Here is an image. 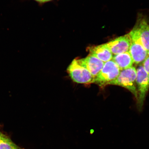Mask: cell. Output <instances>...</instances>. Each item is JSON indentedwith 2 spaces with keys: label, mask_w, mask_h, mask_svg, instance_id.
Returning a JSON list of instances; mask_svg holds the SVG:
<instances>
[{
  "label": "cell",
  "mask_w": 149,
  "mask_h": 149,
  "mask_svg": "<svg viewBox=\"0 0 149 149\" xmlns=\"http://www.w3.org/2000/svg\"><path fill=\"white\" fill-rule=\"evenodd\" d=\"M142 65L144 70L149 76V55L143 62Z\"/></svg>",
  "instance_id": "cell-12"
},
{
  "label": "cell",
  "mask_w": 149,
  "mask_h": 149,
  "mask_svg": "<svg viewBox=\"0 0 149 149\" xmlns=\"http://www.w3.org/2000/svg\"><path fill=\"white\" fill-rule=\"evenodd\" d=\"M80 65L86 68L95 78L104 66V63L95 57L89 54L85 58L77 59Z\"/></svg>",
  "instance_id": "cell-7"
},
{
  "label": "cell",
  "mask_w": 149,
  "mask_h": 149,
  "mask_svg": "<svg viewBox=\"0 0 149 149\" xmlns=\"http://www.w3.org/2000/svg\"><path fill=\"white\" fill-rule=\"evenodd\" d=\"M68 72L70 77L75 82L88 84L94 83L95 78L88 70L81 66L77 59H74L68 66Z\"/></svg>",
  "instance_id": "cell-3"
},
{
  "label": "cell",
  "mask_w": 149,
  "mask_h": 149,
  "mask_svg": "<svg viewBox=\"0 0 149 149\" xmlns=\"http://www.w3.org/2000/svg\"><path fill=\"white\" fill-rule=\"evenodd\" d=\"M137 70L135 67H132L120 71V74L116 79L111 81L108 85L119 86L128 89L136 98H137V91L136 85Z\"/></svg>",
  "instance_id": "cell-1"
},
{
  "label": "cell",
  "mask_w": 149,
  "mask_h": 149,
  "mask_svg": "<svg viewBox=\"0 0 149 149\" xmlns=\"http://www.w3.org/2000/svg\"><path fill=\"white\" fill-rule=\"evenodd\" d=\"M129 51L134 63L137 65L143 63L149 55L148 51L138 42L132 41Z\"/></svg>",
  "instance_id": "cell-8"
},
{
  "label": "cell",
  "mask_w": 149,
  "mask_h": 149,
  "mask_svg": "<svg viewBox=\"0 0 149 149\" xmlns=\"http://www.w3.org/2000/svg\"><path fill=\"white\" fill-rule=\"evenodd\" d=\"M51 1V0H43V3L45 2L48 1Z\"/></svg>",
  "instance_id": "cell-14"
},
{
  "label": "cell",
  "mask_w": 149,
  "mask_h": 149,
  "mask_svg": "<svg viewBox=\"0 0 149 149\" xmlns=\"http://www.w3.org/2000/svg\"><path fill=\"white\" fill-rule=\"evenodd\" d=\"M112 60L116 63L120 71L132 67L134 63L129 52L115 55Z\"/></svg>",
  "instance_id": "cell-10"
},
{
  "label": "cell",
  "mask_w": 149,
  "mask_h": 149,
  "mask_svg": "<svg viewBox=\"0 0 149 149\" xmlns=\"http://www.w3.org/2000/svg\"><path fill=\"white\" fill-rule=\"evenodd\" d=\"M148 54L149 55V51H148Z\"/></svg>",
  "instance_id": "cell-15"
},
{
  "label": "cell",
  "mask_w": 149,
  "mask_h": 149,
  "mask_svg": "<svg viewBox=\"0 0 149 149\" xmlns=\"http://www.w3.org/2000/svg\"><path fill=\"white\" fill-rule=\"evenodd\" d=\"M119 67L112 60L104 63L103 68L96 77L94 83L101 87H105L114 81L120 74Z\"/></svg>",
  "instance_id": "cell-2"
},
{
  "label": "cell",
  "mask_w": 149,
  "mask_h": 149,
  "mask_svg": "<svg viewBox=\"0 0 149 149\" xmlns=\"http://www.w3.org/2000/svg\"><path fill=\"white\" fill-rule=\"evenodd\" d=\"M132 38L139 40L147 51H149V25L146 19L141 18L129 33Z\"/></svg>",
  "instance_id": "cell-5"
},
{
  "label": "cell",
  "mask_w": 149,
  "mask_h": 149,
  "mask_svg": "<svg viewBox=\"0 0 149 149\" xmlns=\"http://www.w3.org/2000/svg\"><path fill=\"white\" fill-rule=\"evenodd\" d=\"M132 43L129 34L121 36L105 44L112 54L115 55L129 51Z\"/></svg>",
  "instance_id": "cell-6"
},
{
  "label": "cell",
  "mask_w": 149,
  "mask_h": 149,
  "mask_svg": "<svg viewBox=\"0 0 149 149\" xmlns=\"http://www.w3.org/2000/svg\"><path fill=\"white\" fill-rule=\"evenodd\" d=\"M0 149H25L20 148L8 136L0 132Z\"/></svg>",
  "instance_id": "cell-11"
},
{
  "label": "cell",
  "mask_w": 149,
  "mask_h": 149,
  "mask_svg": "<svg viewBox=\"0 0 149 149\" xmlns=\"http://www.w3.org/2000/svg\"><path fill=\"white\" fill-rule=\"evenodd\" d=\"M88 51L89 54L97 58L104 63L111 60L113 58L112 54L106 44L89 47Z\"/></svg>",
  "instance_id": "cell-9"
},
{
  "label": "cell",
  "mask_w": 149,
  "mask_h": 149,
  "mask_svg": "<svg viewBox=\"0 0 149 149\" xmlns=\"http://www.w3.org/2000/svg\"><path fill=\"white\" fill-rule=\"evenodd\" d=\"M37 1L38 2L40 3H43V0H35Z\"/></svg>",
  "instance_id": "cell-13"
},
{
  "label": "cell",
  "mask_w": 149,
  "mask_h": 149,
  "mask_svg": "<svg viewBox=\"0 0 149 149\" xmlns=\"http://www.w3.org/2000/svg\"><path fill=\"white\" fill-rule=\"evenodd\" d=\"M136 70V81L137 94V99L139 107L141 109L149 89V76L142 65H140Z\"/></svg>",
  "instance_id": "cell-4"
}]
</instances>
